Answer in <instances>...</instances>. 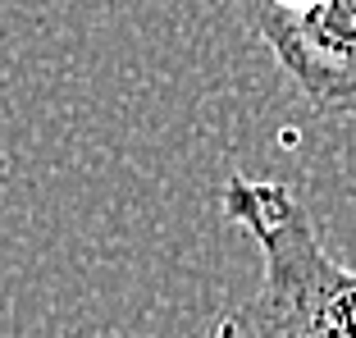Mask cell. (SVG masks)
<instances>
[{"instance_id": "7a4b0ae2", "label": "cell", "mask_w": 356, "mask_h": 338, "mask_svg": "<svg viewBox=\"0 0 356 338\" xmlns=\"http://www.w3.org/2000/svg\"><path fill=\"white\" fill-rule=\"evenodd\" d=\"M265 46L315 115H356V0H320Z\"/></svg>"}, {"instance_id": "3957f363", "label": "cell", "mask_w": 356, "mask_h": 338, "mask_svg": "<svg viewBox=\"0 0 356 338\" xmlns=\"http://www.w3.org/2000/svg\"><path fill=\"white\" fill-rule=\"evenodd\" d=\"M215 338H220V334H215Z\"/></svg>"}, {"instance_id": "6da1fadb", "label": "cell", "mask_w": 356, "mask_h": 338, "mask_svg": "<svg viewBox=\"0 0 356 338\" xmlns=\"http://www.w3.org/2000/svg\"><path fill=\"white\" fill-rule=\"evenodd\" d=\"M220 211L261 256L256 293L215 325L220 338H356V270L325 247L293 183L233 174Z\"/></svg>"}]
</instances>
